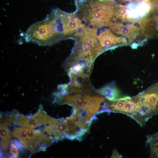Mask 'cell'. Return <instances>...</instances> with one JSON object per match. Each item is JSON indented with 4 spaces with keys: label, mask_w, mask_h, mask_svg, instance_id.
I'll use <instances>...</instances> for the list:
<instances>
[{
    "label": "cell",
    "mask_w": 158,
    "mask_h": 158,
    "mask_svg": "<svg viewBox=\"0 0 158 158\" xmlns=\"http://www.w3.org/2000/svg\"><path fill=\"white\" fill-rule=\"evenodd\" d=\"M11 136L18 139L26 148L28 144L27 133L25 127H14Z\"/></svg>",
    "instance_id": "7c38bea8"
},
{
    "label": "cell",
    "mask_w": 158,
    "mask_h": 158,
    "mask_svg": "<svg viewBox=\"0 0 158 158\" xmlns=\"http://www.w3.org/2000/svg\"><path fill=\"white\" fill-rule=\"evenodd\" d=\"M75 4L77 8L85 11L84 18L94 27L109 26L114 20L116 2L113 0H78Z\"/></svg>",
    "instance_id": "7a4b0ae2"
},
{
    "label": "cell",
    "mask_w": 158,
    "mask_h": 158,
    "mask_svg": "<svg viewBox=\"0 0 158 158\" xmlns=\"http://www.w3.org/2000/svg\"><path fill=\"white\" fill-rule=\"evenodd\" d=\"M28 138L26 148L31 154L45 150L46 148L54 141L51 137L39 130L25 127Z\"/></svg>",
    "instance_id": "52a82bcc"
},
{
    "label": "cell",
    "mask_w": 158,
    "mask_h": 158,
    "mask_svg": "<svg viewBox=\"0 0 158 158\" xmlns=\"http://www.w3.org/2000/svg\"><path fill=\"white\" fill-rule=\"evenodd\" d=\"M99 1H110V0H97Z\"/></svg>",
    "instance_id": "7402d4cb"
},
{
    "label": "cell",
    "mask_w": 158,
    "mask_h": 158,
    "mask_svg": "<svg viewBox=\"0 0 158 158\" xmlns=\"http://www.w3.org/2000/svg\"><path fill=\"white\" fill-rule=\"evenodd\" d=\"M13 143L16 146L19 150L22 151L23 150L24 145H23L20 141L16 139L13 140L12 141Z\"/></svg>",
    "instance_id": "d6986e66"
},
{
    "label": "cell",
    "mask_w": 158,
    "mask_h": 158,
    "mask_svg": "<svg viewBox=\"0 0 158 158\" xmlns=\"http://www.w3.org/2000/svg\"><path fill=\"white\" fill-rule=\"evenodd\" d=\"M0 116V124L7 126L11 125V121L8 118L7 115L1 113Z\"/></svg>",
    "instance_id": "e0dca14e"
},
{
    "label": "cell",
    "mask_w": 158,
    "mask_h": 158,
    "mask_svg": "<svg viewBox=\"0 0 158 158\" xmlns=\"http://www.w3.org/2000/svg\"><path fill=\"white\" fill-rule=\"evenodd\" d=\"M132 97L135 108L131 118L142 126L151 117L158 113V83Z\"/></svg>",
    "instance_id": "3957f363"
},
{
    "label": "cell",
    "mask_w": 158,
    "mask_h": 158,
    "mask_svg": "<svg viewBox=\"0 0 158 158\" xmlns=\"http://www.w3.org/2000/svg\"><path fill=\"white\" fill-rule=\"evenodd\" d=\"M43 131L54 141L68 137V128L65 119H56L53 122L45 125Z\"/></svg>",
    "instance_id": "8fae6325"
},
{
    "label": "cell",
    "mask_w": 158,
    "mask_h": 158,
    "mask_svg": "<svg viewBox=\"0 0 158 158\" xmlns=\"http://www.w3.org/2000/svg\"><path fill=\"white\" fill-rule=\"evenodd\" d=\"M156 151H158V150H156Z\"/></svg>",
    "instance_id": "603a6c76"
},
{
    "label": "cell",
    "mask_w": 158,
    "mask_h": 158,
    "mask_svg": "<svg viewBox=\"0 0 158 158\" xmlns=\"http://www.w3.org/2000/svg\"><path fill=\"white\" fill-rule=\"evenodd\" d=\"M118 21L112 22L109 25L110 29L115 34L125 38L130 44L140 32L141 29L134 24Z\"/></svg>",
    "instance_id": "9c48e42d"
},
{
    "label": "cell",
    "mask_w": 158,
    "mask_h": 158,
    "mask_svg": "<svg viewBox=\"0 0 158 158\" xmlns=\"http://www.w3.org/2000/svg\"><path fill=\"white\" fill-rule=\"evenodd\" d=\"M111 157L121 158L122 157V156L121 154H119V153L117 152L116 150H114L113 151Z\"/></svg>",
    "instance_id": "ffe728a7"
},
{
    "label": "cell",
    "mask_w": 158,
    "mask_h": 158,
    "mask_svg": "<svg viewBox=\"0 0 158 158\" xmlns=\"http://www.w3.org/2000/svg\"><path fill=\"white\" fill-rule=\"evenodd\" d=\"M61 102L72 106L73 110L86 111L93 116L97 114L105 97L100 94L89 95L81 94H73L64 96Z\"/></svg>",
    "instance_id": "277c9868"
},
{
    "label": "cell",
    "mask_w": 158,
    "mask_h": 158,
    "mask_svg": "<svg viewBox=\"0 0 158 158\" xmlns=\"http://www.w3.org/2000/svg\"><path fill=\"white\" fill-rule=\"evenodd\" d=\"M70 84L67 85L66 92L68 93L94 95L99 94L92 86L89 74L85 73H69Z\"/></svg>",
    "instance_id": "5b68a950"
},
{
    "label": "cell",
    "mask_w": 158,
    "mask_h": 158,
    "mask_svg": "<svg viewBox=\"0 0 158 158\" xmlns=\"http://www.w3.org/2000/svg\"><path fill=\"white\" fill-rule=\"evenodd\" d=\"M9 152L11 153L14 157H17L19 156L18 152L17 147L13 143L12 141L10 144Z\"/></svg>",
    "instance_id": "ac0fdd59"
},
{
    "label": "cell",
    "mask_w": 158,
    "mask_h": 158,
    "mask_svg": "<svg viewBox=\"0 0 158 158\" xmlns=\"http://www.w3.org/2000/svg\"><path fill=\"white\" fill-rule=\"evenodd\" d=\"M138 24L143 36L148 39H154L157 36L158 17L150 13L138 20Z\"/></svg>",
    "instance_id": "30bf717a"
},
{
    "label": "cell",
    "mask_w": 158,
    "mask_h": 158,
    "mask_svg": "<svg viewBox=\"0 0 158 158\" xmlns=\"http://www.w3.org/2000/svg\"><path fill=\"white\" fill-rule=\"evenodd\" d=\"M96 29L84 27L76 33L78 37L67 60L68 68L77 64L86 68L103 52L97 39Z\"/></svg>",
    "instance_id": "6da1fadb"
},
{
    "label": "cell",
    "mask_w": 158,
    "mask_h": 158,
    "mask_svg": "<svg viewBox=\"0 0 158 158\" xmlns=\"http://www.w3.org/2000/svg\"><path fill=\"white\" fill-rule=\"evenodd\" d=\"M118 3H124L127 2H135L139 1L140 0H116Z\"/></svg>",
    "instance_id": "44dd1931"
},
{
    "label": "cell",
    "mask_w": 158,
    "mask_h": 158,
    "mask_svg": "<svg viewBox=\"0 0 158 158\" xmlns=\"http://www.w3.org/2000/svg\"><path fill=\"white\" fill-rule=\"evenodd\" d=\"M0 142L8 143L11 137V131L7 126L0 124Z\"/></svg>",
    "instance_id": "5bb4252c"
},
{
    "label": "cell",
    "mask_w": 158,
    "mask_h": 158,
    "mask_svg": "<svg viewBox=\"0 0 158 158\" xmlns=\"http://www.w3.org/2000/svg\"><path fill=\"white\" fill-rule=\"evenodd\" d=\"M147 143L149 144L151 150H156L158 148V133L147 137Z\"/></svg>",
    "instance_id": "9a60e30c"
},
{
    "label": "cell",
    "mask_w": 158,
    "mask_h": 158,
    "mask_svg": "<svg viewBox=\"0 0 158 158\" xmlns=\"http://www.w3.org/2000/svg\"><path fill=\"white\" fill-rule=\"evenodd\" d=\"M12 122L15 125L31 128H35L42 125L49 123L55 119L48 116L41 108L35 115L31 116H25L20 114L17 111L12 112Z\"/></svg>",
    "instance_id": "8992f818"
},
{
    "label": "cell",
    "mask_w": 158,
    "mask_h": 158,
    "mask_svg": "<svg viewBox=\"0 0 158 158\" xmlns=\"http://www.w3.org/2000/svg\"><path fill=\"white\" fill-rule=\"evenodd\" d=\"M97 92L100 95L109 100H113L119 98L120 94L115 89L109 87H105L97 90Z\"/></svg>",
    "instance_id": "4fadbf2b"
},
{
    "label": "cell",
    "mask_w": 158,
    "mask_h": 158,
    "mask_svg": "<svg viewBox=\"0 0 158 158\" xmlns=\"http://www.w3.org/2000/svg\"><path fill=\"white\" fill-rule=\"evenodd\" d=\"M151 10L150 13L158 17V0H150Z\"/></svg>",
    "instance_id": "2e32d148"
},
{
    "label": "cell",
    "mask_w": 158,
    "mask_h": 158,
    "mask_svg": "<svg viewBox=\"0 0 158 158\" xmlns=\"http://www.w3.org/2000/svg\"><path fill=\"white\" fill-rule=\"evenodd\" d=\"M110 29L101 30L96 36L103 51L117 47L128 44L127 40L124 37L118 36Z\"/></svg>",
    "instance_id": "ba28073f"
}]
</instances>
